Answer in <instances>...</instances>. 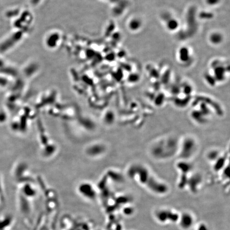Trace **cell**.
Here are the masks:
<instances>
[{"label":"cell","mask_w":230,"mask_h":230,"mask_svg":"<svg viewBox=\"0 0 230 230\" xmlns=\"http://www.w3.org/2000/svg\"><path fill=\"white\" fill-rule=\"evenodd\" d=\"M142 21L137 17L133 18L131 19L129 24V28L131 31H136L140 28L142 26Z\"/></svg>","instance_id":"2"},{"label":"cell","mask_w":230,"mask_h":230,"mask_svg":"<svg viewBox=\"0 0 230 230\" xmlns=\"http://www.w3.org/2000/svg\"><path fill=\"white\" fill-rule=\"evenodd\" d=\"M223 37L220 33H213L209 36V41L212 44L218 45L221 44L222 42Z\"/></svg>","instance_id":"3"},{"label":"cell","mask_w":230,"mask_h":230,"mask_svg":"<svg viewBox=\"0 0 230 230\" xmlns=\"http://www.w3.org/2000/svg\"><path fill=\"white\" fill-rule=\"evenodd\" d=\"M183 55H184V57L178 58V61L180 60V62L182 64H185L187 62H188L190 61L189 59L190 58L191 55L189 50L187 48H183L182 49H181L180 50H178V56H183Z\"/></svg>","instance_id":"1"},{"label":"cell","mask_w":230,"mask_h":230,"mask_svg":"<svg viewBox=\"0 0 230 230\" xmlns=\"http://www.w3.org/2000/svg\"><path fill=\"white\" fill-rule=\"evenodd\" d=\"M220 0H206V3L207 4L208 6H213L215 5H217Z\"/></svg>","instance_id":"4"}]
</instances>
